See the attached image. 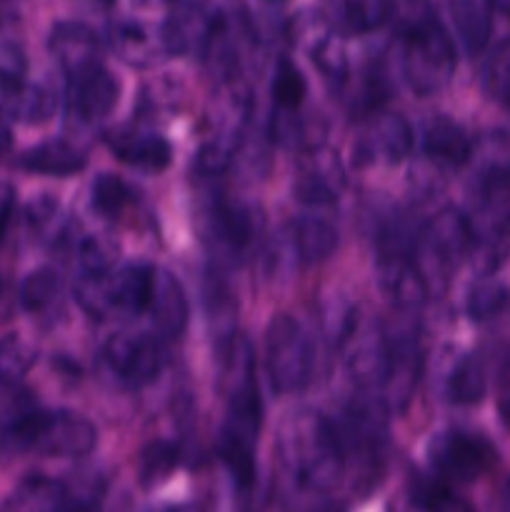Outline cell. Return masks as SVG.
<instances>
[{
    "mask_svg": "<svg viewBox=\"0 0 510 512\" xmlns=\"http://www.w3.org/2000/svg\"><path fill=\"white\" fill-rule=\"evenodd\" d=\"M275 460L285 495L298 505L328 498L348 470L335 425L310 408L285 415L275 435Z\"/></svg>",
    "mask_w": 510,
    "mask_h": 512,
    "instance_id": "obj_1",
    "label": "cell"
},
{
    "mask_svg": "<svg viewBox=\"0 0 510 512\" xmlns=\"http://www.w3.org/2000/svg\"><path fill=\"white\" fill-rule=\"evenodd\" d=\"M93 423L68 410H33L8 423L3 443L18 453H35L45 458H83L95 448Z\"/></svg>",
    "mask_w": 510,
    "mask_h": 512,
    "instance_id": "obj_2",
    "label": "cell"
},
{
    "mask_svg": "<svg viewBox=\"0 0 510 512\" xmlns=\"http://www.w3.org/2000/svg\"><path fill=\"white\" fill-rule=\"evenodd\" d=\"M213 105L215 110L205 118L203 138L195 150V170L200 175L225 173L238 155L250 115V90L240 78L225 80L218 83V98Z\"/></svg>",
    "mask_w": 510,
    "mask_h": 512,
    "instance_id": "obj_3",
    "label": "cell"
},
{
    "mask_svg": "<svg viewBox=\"0 0 510 512\" xmlns=\"http://www.w3.org/2000/svg\"><path fill=\"white\" fill-rule=\"evenodd\" d=\"M153 275L155 268L150 265H123L108 273H80L75 283V303L95 320L140 315L148 308Z\"/></svg>",
    "mask_w": 510,
    "mask_h": 512,
    "instance_id": "obj_4",
    "label": "cell"
},
{
    "mask_svg": "<svg viewBox=\"0 0 510 512\" xmlns=\"http://www.w3.org/2000/svg\"><path fill=\"white\" fill-rule=\"evenodd\" d=\"M473 250V228L468 215L455 208L440 210L418 230L413 258L423 273L430 293L448 285L453 270L463 263Z\"/></svg>",
    "mask_w": 510,
    "mask_h": 512,
    "instance_id": "obj_5",
    "label": "cell"
},
{
    "mask_svg": "<svg viewBox=\"0 0 510 512\" xmlns=\"http://www.w3.org/2000/svg\"><path fill=\"white\" fill-rule=\"evenodd\" d=\"M265 370L275 393H300L315 373V345L293 315H275L265 330Z\"/></svg>",
    "mask_w": 510,
    "mask_h": 512,
    "instance_id": "obj_6",
    "label": "cell"
},
{
    "mask_svg": "<svg viewBox=\"0 0 510 512\" xmlns=\"http://www.w3.org/2000/svg\"><path fill=\"white\" fill-rule=\"evenodd\" d=\"M455 45L443 25L435 20L428 28L403 38V53H400V70L415 95L440 93L448 88L450 78L455 73Z\"/></svg>",
    "mask_w": 510,
    "mask_h": 512,
    "instance_id": "obj_7",
    "label": "cell"
},
{
    "mask_svg": "<svg viewBox=\"0 0 510 512\" xmlns=\"http://www.w3.org/2000/svg\"><path fill=\"white\" fill-rule=\"evenodd\" d=\"M335 343L343 353L345 373L360 390H373L375 393V390L383 388L390 375V363H393L383 323L363 318L355 310Z\"/></svg>",
    "mask_w": 510,
    "mask_h": 512,
    "instance_id": "obj_8",
    "label": "cell"
},
{
    "mask_svg": "<svg viewBox=\"0 0 510 512\" xmlns=\"http://www.w3.org/2000/svg\"><path fill=\"white\" fill-rule=\"evenodd\" d=\"M428 458L445 483H473L495 468L498 450L485 435L453 428L430 440Z\"/></svg>",
    "mask_w": 510,
    "mask_h": 512,
    "instance_id": "obj_9",
    "label": "cell"
},
{
    "mask_svg": "<svg viewBox=\"0 0 510 512\" xmlns=\"http://www.w3.org/2000/svg\"><path fill=\"white\" fill-rule=\"evenodd\" d=\"M263 210L238 198H215L205 210V235L228 258H243L263 238Z\"/></svg>",
    "mask_w": 510,
    "mask_h": 512,
    "instance_id": "obj_10",
    "label": "cell"
},
{
    "mask_svg": "<svg viewBox=\"0 0 510 512\" xmlns=\"http://www.w3.org/2000/svg\"><path fill=\"white\" fill-rule=\"evenodd\" d=\"M335 433L345 450V460L355 455L363 463L373 465L380 458L385 435H388V405L383 398L373 395V390H363L343 410Z\"/></svg>",
    "mask_w": 510,
    "mask_h": 512,
    "instance_id": "obj_11",
    "label": "cell"
},
{
    "mask_svg": "<svg viewBox=\"0 0 510 512\" xmlns=\"http://www.w3.org/2000/svg\"><path fill=\"white\" fill-rule=\"evenodd\" d=\"M413 150V130L398 113H378L360 128L353 140V163L358 168L395 165Z\"/></svg>",
    "mask_w": 510,
    "mask_h": 512,
    "instance_id": "obj_12",
    "label": "cell"
},
{
    "mask_svg": "<svg viewBox=\"0 0 510 512\" xmlns=\"http://www.w3.org/2000/svg\"><path fill=\"white\" fill-rule=\"evenodd\" d=\"M345 190V168L335 150L323 143L308 150H300L298 168H295L293 193L295 200L310 208L333 205Z\"/></svg>",
    "mask_w": 510,
    "mask_h": 512,
    "instance_id": "obj_13",
    "label": "cell"
},
{
    "mask_svg": "<svg viewBox=\"0 0 510 512\" xmlns=\"http://www.w3.org/2000/svg\"><path fill=\"white\" fill-rule=\"evenodd\" d=\"M103 363L128 385H145L163 370L165 355L160 340L145 333H115L103 345Z\"/></svg>",
    "mask_w": 510,
    "mask_h": 512,
    "instance_id": "obj_14",
    "label": "cell"
},
{
    "mask_svg": "<svg viewBox=\"0 0 510 512\" xmlns=\"http://www.w3.org/2000/svg\"><path fill=\"white\" fill-rule=\"evenodd\" d=\"M215 370H218L215 383H218L225 403L258 390V383H255V350L253 343L243 333L230 330V333L220 335L218 345H215Z\"/></svg>",
    "mask_w": 510,
    "mask_h": 512,
    "instance_id": "obj_15",
    "label": "cell"
},
{
    "mask_svg": "<svg viewBox=\"0 0 510 512\" xmlns=\"http://www.w3.org/2000/svg\"><path fill=\"white\" fill-rule=\"evenodd\" d=\"M378 285L400 313H413L430 295L423 273L408 253H378Z\"/></svg>",
    "mask_w": 510,
    "mask_h": 512,
    "instance_id": "obj_16",
    "label": "cell"
},
{
    "mask_svg": "<svg viewBox=\"0 0 510 512\" xmlns=\"http://www.w3.org/2000/svg\"><path fill=\"white\" fill-rule=\"evenodd\" d=\"M50 55L70 78L85 73L93 65H100V40L93 28L73 20L55 23L48 38Z\"/></svg>",
    "mask_w": 510,
    "mask_h": 512,
    "instance_id": "obj_17",
    "label": "cell"
},
{
    "mask_svg": "<svg viewBox=\"0 0 510 512\" xmlns=\"http://www.w3.org/2000/svg\"><path fill=\"white\" fill-rule=\"evenodd\" d=\"M103 140L115 158L133 165V168L148 170V173H160L173 160V148H170L168 140L158 133H150V130L115 128L108 130Z\"/></svg>",
    "mask_w": 510,
    "mask_h": 512,
    "instance_id": "obj_18",
    "label": "cell"
},
{
    "mask_svg": "<svg viewBox=\"0 0 510 512\" xmlns=\"http://www.w3.org/2000/svg\"><path fill=\"white\" fill-rule=\"evenodd\" d=\"M145 313L153 320L158 338L173 340L183 335L185 325H188V298H185L183 285L168 270H155Z\"/></svg>",
    "mask_w": 510,
    "mask_h": 512,
    "instance_id": "obj_19",
    "label": "cell"
},
{
    "mask_svg": "<svg viewBox=\"0 0 510 512\" xmlns=\"http://www.w3.org/2000/svg\"><path fill=\"white\" fill-rule=\"evenodd\" d=\"M70 83V105L75 115L88 123L105 118L115 108L120 95V83L115 75L105 68L103 63L93 65L85 73L75 75L68 80Z\"/></svg>",
    "mask_w": 510,
    "mask_h": 512,
    "instance_id": "obj_20",
    "label": "cell"
},
{
    "mask_svg": "<svg viewBox=\"0 0 510 512\" xmlns=\"http://www.w3.org/2000/svg\"><path fill=\"white\" fill-rule=\"evenodd\" d=\"M210 18L203 13L200 5L178 3L160 25L158 35L163 43L165 55H190L203 53L208 40Z\"/></svg>",
    "mask_w": 510,
    "mask_h": 512,
    "instance_id": "obj_21",
    "label": "cell"
},
{
    "mask_svg": "<svg viewBox=\"0 0 510 512\" xmlns=\"http://www.w3.org/2000/svg\"><path fill=\"white\" fill-rule=\"evenodd\" d=\"M423 150L433 163L465 165L473 155V140L460 123L445 115H433L423 125Z\"/></svg>",
    "mask_w": 510,
    "mask_h": 512,
    "instance_id": "obj_22",
    "label": "cell"
},
{
    "mask_svg": "<svg viewBox=\"0 0 510 512\" xmlns=\"http://www.w3.org/2000/svg\"><path fill=\"white\" fill-rule=\"evenodd\" d=\"M110 48L130 68H150L165 53L160 35L135 20H120L110 28Z\"/></svg>",
    "mask_w": 510,
    "mask_h": 512,
    "instance_id": "obj_23",
    "label": "cell"
},
{
    "mask_svg": "<svg viewBox=\"0 0 510 512\" xmlns=\"http://www.w3.org/2000/svg\"><path fill=\"white\" fill-rule=\"evenodd\" d=\"M290 248L303 265L328 260L338 248V230L318 215H303L290 225Z\"/></svg>",
    "mask_w": 510,
    "mask_h": 512,
    "instance_id": "obj_24",
    "label": "cell"
},
{
    "mask_svg": "<svg viewBox=\"0 0 510 512\" xmlns=\"http://www.w3.org/2000/svg\"><path fill=\"white\" fill-rule=\"evenodd\" d=\"M18 165L28 173L68 178L85 168V153L68 140H48L20 155Z\"/></svg>",
    "mask_w": 510,
    "mask_h": 512,
    "instance_id": "obj_25",
    "label": "cell"
},
{
    "mask_svg": "<svg viewBox=\"0 0 510 512\" xmlns=\"http://www.w3.org/2000/svg\"><path fill=\"white\" fill-rule=\"evenodd\" d=\"M388 0H333L330 28L340 35H365L385 25Z\"/></svg>",
    "mask_w": 510,
    "mask_h": 512,
    "instance_id": "obj_26",
    "label": "cell"
},
{
    "mask_svg": "<svg viewBox=\"0 0 510 512\" xmlns=\"http://www.w3.org/2000/svg\"><path fill=\"white\" fill-rule=\"evenodd\" d=\"M70 500L63 483L43 475L23 480L5 503L3 512H60Z\"/></svg>",
    "mask_w": 510,
    "mask_h": 512,
    "instance_id": "obj_27",
    "label": "cell"
},
{
    "mask_svg": "<svg viewBox=\"0 0 510 512\" xmlns=\"http://www.w3.org/2000/svg\"><path fill=\"white\" fill-rule=\"evenodd\" d=\"M450 20L458 38L470 55H478L490 38V3L488 0H448Z\"/></svg>",
    "mask_w": 510,
    "mask_h": 512,
    "instance_id": "obj_28",
    "label": "cell"
},
{
    "mask_svg": "<svg viewBox=\"0 0 510 512\" xmlns=\"http://www.w3.org/2000/svg\"><path fill=\"white\" fill-rule=\"evenodd\" d=\"M310 58H313V65L328 83L340 88V85H345L350 80V60L348 48H345V35L335 33L333 28L313 40V45H310Z\"/></svg>",
    "mask_w": 510,
    "mask_h": 512,
    "instance_id": "obj_29",
    "label": "cell"
},
{
    "mask_svg": "<svg viewBox=\"0 0 510 512\" xmlns=\"http://www.w3.org/2000/svg\"><path fill=\"white\" fill-rule=\"evenodd\" d=\"M485 370L475 355H463L448 375V400L455 405H475L485 395Z\"/></svg>",
    "mask_w": 510,
    "mask_h": 512,
    "instance_id": "obj_30",
    "label": "cell"
},
{
    "mask_svg": "<svg viewBox=\"0 0 510 512\" xmlns=\"http://www.w3.org/2000/svg\"><path fill=\"white\" fill-rule=\"evenodd\" d=\"M410 503L418 512H473L443 478H423V475L410 483Z\"/></svg>",
    "mask_w": 510,
    "mask_h": 512,
    "instance_id": "obj_31",
    "label": "cell"
},
{
    "mask_svg": "<svg viewBox=\"0 0 510 512\" xmlns=\"http://www.w3.org/2000/svg\"><path fill=\"white\" fill-rule=\"evenodd\" d=\"M60 293H63V280L58 270L38 268L20 285V303L28 313L40 315L58 303Z\"/></svg>",
    "mask_w": 510,
    "mask_h": 512,
    "instance_id": "obj_32",
    "label": "cell"
},
{
    "mask_svg": "<svg viewBox=\"0 0 510 512\" xmlns=\"http://www.w3.org/2000/svg\"><path fill=\"white\" fill-rule=\"evenodd\" d=\"M390 98V83L388 75L383 68H368L358 78V83H353L348 95V110L353 118H365L373 110H378L385 100Z\"/></svg>",
    "mask_w": 510,
    "mask_h": 512,
    "instance_id": "obj_33",
    "label": "cell"
},
{
    "mask_svg": "<svg viewBox=\"0 0 510 512\" xmlns=\"http://www.w3.org/2000/svg\"><path fill=\"white\" fill-rule=\"evenodd\" d=\"M55 105L58 98L50 88L38 83H28V80H20L18 88L13 95V115L15 120H23V123H45L48 118H53Z\"/></svg>",
    "mask_w": 510,
    "mask_h": 512,
    "instance_id": "obj_34",
    "label": "cell"
},
{
    "mask_svg": "<svg viewBox=\"0 0 510 512\" xmlns=\"http://www.w3.org/2000/svg\"><path fill=\"white\" fill-rule=\"evenodd\" d=\"M508 305H510V290L505 288L500 280L488 278V275H483V278L470 288L468 300H465V310H468L470 318L478 320V323H483V320H490V318H498Z\"/></svg>",
    "mask_w": 510,
    "mask_h": 512,
    "instance_id": "obj_35",
    "label": "cell"
},
{
    "mask_svg": "<svg viewBox=\"0 0 510 512\" xmlns=\"http://www.w3.org/2000/svg\"><path fill=\"white\" fill-rule=\"evenodd\" d=\"M483 90L490 100L510 108V38L500 40L483 65Z\"/></svg>",
    "mask_w": 510,
    "mask_h": 512,
    "instance_id": "obj_36",
    "label": "cell"
},
{
    "mask_svg": "<svg viewBox=\"0 0 510 512\" xmlns=\"http://www.w3.org/2000/svg\"><path fill=\"white\" fill-rule=\"evenodd\" d=\"M435 20H438V15H435L430 0H388L385 25H390L400 38H408V35L428 28Z\"/></svg>",
    "mask_w": 510,
    "mask_h": 512,
    "instance_id": "obj_37",
    "label": "cell"
},
{
    "mask_svg": "<svg viewBox=\"0 0 510 512\" xmlns=\"http://www.w3.org/2000/svg\"><path fill=\"white\" fill-rule=\"evenodd\" d=\"M90 203L103 218H120L133 203V190L113 173H100L90 188Z\"/></svg>",
    "mask_w": 510,
    "mask_h": 512,
    "instance_id": "obj_38",
    "label": "cell"
},
{
    "mask_svg": "<svg viewBox=\"0 0 510 512\" xmlns=\"http://www.w3.org/2000/svg\"><path fill=\"white\" fill-rule=\"evenodd\" d=\"M470 160L478 163V175L510 173V133L508 130H490L478 143H473Z\"/></svg>",
    "mask_w": 510,
    "mask_h": 512,
    "instance_id": "obj_39",
    "label": "cell"
},
{
    "mask_svg": "<svg viewBox=\"0 0 510 512\" xmlns=\"http://www.w3.org/2000/svg\"><path fill=\"white\" fill-rule=\"evenodd\" d=\"M305 100V78L293 60L280 58L273 75L275 110H300Z\"/></svg>",
    "mask_w": 510,
    "mask_h": 512,
    "instance_id": "obj_40",
    "label": "cell"
},
{
    "mask_svg": "<svg viewBox=\"0 0 510 512\" xmlns=\"http://www.w3.org/2000/svg\"><path fill=\"white\" fill-rule=\"evenodd\" d=\"M175 465H178V448H175L173 443H163V440L150 443L138 458L140 483H143L145 488L163 483V480L173 473Z\"/></svg>",
    "mask_w": 510,
    "mask_h": 512,
    "instance_id": "obj_41",
    "label": "cell"
},
{
    "mask_svg": "<svg viewBox=\"0 0 510 512\" xmlns=\"http://www.w3.org/2000/svg\"><path fill=\"white\" fill-rule=\"evenodd\" d=\"M118 260V243L108 235H83L78 240L80 273H108Z\"/></svg>",
    "mask_w": 510,
    "mask_h": 512,
    "instance_id": "obj_42",
    "label": "cell"
},
{
    "mask_svg": "<svg viewBox=\"0 0 510 512\" xmlns=\"http://www.w3.org/2000/svg\"><path fill=\"white\" fill-rule=\"evenodd\" d=\"M33 358V348L25 340L15 335L5 338L0 343V383H18L33 365Z\"/></svg>",
    "mask_w": 510,
    "mask_h": 512,
    "instance_id": "obj_43",
    "label": "cell"
},
{
    "mask_svg": "<svg viewBox=\"0 0 510 512\" xmlns=\"http://www.w3.org/2000/svg\"><path fill=\"white\" fill-rule=\"evenodd\" d=\"M20 80L25 78H10V75L0 73V155L8 153L10 140H13V130H10V125H13L15 120L13 95Z\"/></svg>",
    "mask_w": 510,
    "mask_h": 512,
    "instance_id": "obj_44",
    "label": "cell"
},
{
    "mask_svg": "<svg viewBox=\"0 0 510 512\" xmlns=\"http://www.w3.org/2000/svg\"><path fill=\"white\" fill-rule=\"evenodd\" d=\"M13 205H15L13 185L3 183V180H0V233H3L5 225H8L10 213H13Z\"/></svg>",
    "mask_w": 510,
    "mask_h": 512,
    "instance_id": "obj_45",
    "label": "cell"
},
{
    "mask_svg": "<svg viewBox=\"0 0 510 512\" xmlns=\"http://www.w3.org/2000/svg\"><path fill=\"white\" fill-rule=\"evenodd\" d=\"M498 413L500 420H503L505 428L510 430V378L505 380L503 388H500V398H498Z\"/></svg>",
    "mask_w": 510,
    "mask_h": 512,
    "instance_id": "obj_46",
    "label": "cell"
},
{
    "mask_svg": "<svg viewBox=\"0 0 510 512\" xmlns=\"http://www.w3.org/2000/svg\"><path fill=\"white\" fill-rule=\"evenodd\" d=\"M60 512H100V505L93 498H70Z\"/></svg>",
    "mask_w": 510,
    "mask_h": 512,
    "instance_id": "obj_47",
    "label": "cell"
},
{
    "mask_svg": "<svg viewBox=\"0 0 510 512\" xmlns=\"http://www.w3.org/2000/svg\"><path fill=\"white\" fill-rule=\"evenodd\" d=\"M493 512H510V475L505 478V483L500 485L498 495H495Z\"/></svg>",
    "mask_w": 510,
    "mask_h": 512,
    "instance_id": "obj_48",
    "label": "cell"
},
{
    "mask_svg": "<svg viewBox=\"0 0 510 512\" xmlns=\"http://www.w3.org/2000/svg\"><path fill=\"white\" fill-rule=\"evenodd\" d=\"M488 3H490V8L498 10V13L510 15V0H488Z\"/></svg>",
    "mask_w": 510,
    "mask_h": 512,
    "instance_id": "obj_49",
    "label": "cell"
},
{
    "mask_svg": "<svg viewBox=\"0 0 510 512\" xmlns=\"http://www.w3.org/2000/svg\"><path fill=\"white\" fill-rule=\"evenodd\" d=\"M130 3L138 5V8H158V5L170 3V0H130Z\"/></svg>",
    "mask_w": 510,
    "mask_h": 512,
    "instance_id": "obj_50",
    "label": "cell"
},
{
    "mask_svg": "<svg viewBox=\"0 0 510 512\" xmlns=\"http://www.w3.org/2000/svg\"><path fill=\"white\" fill-rule=\"evenodd\" d=\"M178 3H193V5H200L203 0H178Z\"/></svg>",
    "mask_w": 510,
    "mask_h": 512,
    "instance_id": "obj_51",
    "label": "cell"
},
{
    "mask_svg": "<svg viewBox=\"0 0 510 512\" xmlns=\"http://www.w3.org/2000/svg\"><path fill=\"white\" fill-rule=\"evenodd\" d=\"M268 3H283V0H268Z\"/></svg>",
    "mask_w": 510,
    "mask_h": 512,
    "instance_id": "obj_52",
    "label": "cell"
},
{
    "mask_svg": "<svg viewBox=\"0 0 510 512\" xmlns=\"http://www.w3.org/2000/svg\"><path fill=\"white\" fill-rule=\"evenodd\" d=\"M103 3H108V0H103Z\"/></svg>",
    "mask_w": 510,
    "mask_h": 512,
    "instance_id": "obj_53",
    "label": "cell"
}]
</instances>
